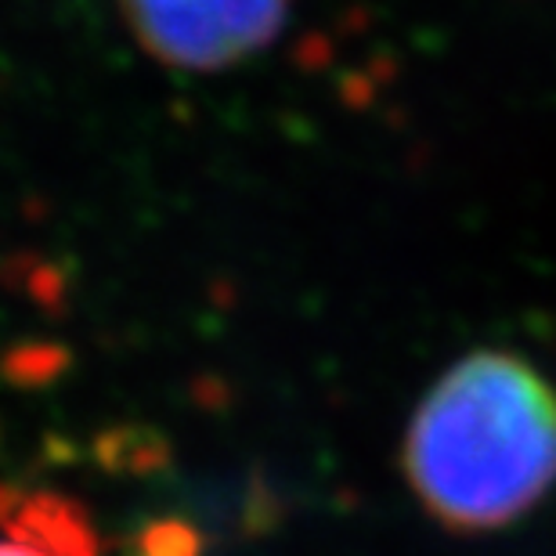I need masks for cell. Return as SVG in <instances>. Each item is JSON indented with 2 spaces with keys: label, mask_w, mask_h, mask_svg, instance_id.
<instances>
[{
  "label": "cell",
  "mask_w": 556,
  "mask_h": 556,
  "mask_svg": "<svg viewBox=\"0 0 556 556\" xmlns=\"http://www.w3.org/2000/svg\"><path fill=\"white\" fill-rule=\"evenodd\" d=\"M0 556H48L37 542H0Z\"/></svg>",
  "instance_id": "3957f363"
},
{
  "label": "cell",
  "mask_w": 556,
  "mask_h": 556,
  "mask_svg": "<svg viewBox=\"0 0 556 556\" xmlns=\"http://www.w3.org/2000/svg\"><path fill=\"white\" fill-rule=\"evenodd\" d=\"M402 470L455 535L517 525L556 488V387L520 354H463L408 419Z\"/></svg>",
  "instance_id": "6da1fadb"
},
{
  "label": "cell",
  "mask_w": 556,
  "mask_h": 556,
  "mask_svg": "<svg viewBox=\"0 0 556 556\" xmlns=\"http://www.w3.org/2000/svg\"><path fill=\"white\" fill-rule=\"evenodd\" d=\"M293 0H119L130 37L166 70L220 73L268 51Z\"/></svg>",
  "instance_id": "7a4b0ae2"
}]
</instances>
